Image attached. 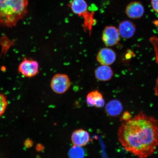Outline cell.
Segmentation results:
<instances>
[{"label":"cell","instance_id":"obj_8","mask_svg":"<svg viewBox=\"0 0 158 158\" xmlns=\"http://www.w3.org/2000/svg\"><path fill=\"white\" fill-rule=\"evenodd\" d=\"M118 31L120 36L124 39L131 38L135 35L136 27L131 21L124 20L120 22L118 27Z\"/></svg>","mask_w":158,"mask_h":158},{"label":"cell","instance_id":"obj_7","mask_svg":"<svg viewBox=\"0 0 158 158\" xmlns=\"http://www.w3.org/2000/svg\"><path fill=\"white\" fill-rule=\"evenodd\" d=\"M145 9L143 6L138 1L131 2L128 3L126 7L125 13L126 15L132 19H138L143 16Z\"/></svg>","mask_w":158,"mask_h":158},{"label":"cell","instance_id":"obj_10","mask_svg":"<svg viewBox=\"0 0 158 158\" xmlns=\"http://www.w3.org/2000/svg\"><path fill=\"white\" fill-rule=\"evenodd\" d=\"M86 101L88 105L90 107L95 106L98 108H102L105 105L103 96L98 90L89 93L86 96Z\"/></svg>","mask_w":158,"mask_h":158},{"label":"cell","instance_id":"obj_1","mask_svg":"<svg viewBox=\"0 0 158 158\" xmlns=\"http://www.w3.org/2000/svg\"><path fill=\"white\" fill-rule=\"evenodd\" d=\"M118 135L126 151L139 158H147L153 155L158 146V122L141 112L123 122Z\"/></svg>","mask_w":158,"mask_h":158},{"label":"cell","instance_id":"obj_9","mask_svg":"<svg viewBox=\"0 0 158 158\" xmlns=\"http://www.w3.org/2000/svg\"><path fill=\"white\" fill-rule=\"evenodd\" d=\"M71 140L74 145L82 147L88 143L90 135L88 131L82 129H78L73 132Z\"/></svg>","mask_w":158,"mask_h":158},{"label":"cell","instance_id":"obj_12","mask_svg":"<svg viewBox=\"0 0 158 158\" xmlns=\"http://www.w3.org/2000/svg\"><path fill=\"white\" fill-rule=\"evenodd\" d=\"M69 6L75 14L80 17H82L89 10L87 3L85 0H72Z\"/></svg>","mask_w":158,"mask_h":158},{"label":"cell","instance_id":"obj_16","mask_svg":"<svg viewBox=\"0 0 158 158\" xmlns=\"http://www.w3.org/2000/svg\"><path fill=\"white\" fill-rule=\"evenodd\" d=\"M150 41L153 45L155 51L156 62L158 65V38L156 37H152L150 39ZM155 91L156 95L158 96V77L156 81Z\"/></svg>","mask_w":158,"mask_h":158},{"label":"cell","instance_id":"obj_6","mask_svg":"<svg viewBox=\"0 0 158 158\" xmlns=\"http://www.w3.org/2000/svg\"><path fill=\"white\" fill-rule=\"evenodd\" d=\"M116 58L115 52L111 48H104L101 49L97 55L96 59L101 65L110 66L113 64Z\"/></svg>","mask_w":158,"mask_h":158},{"label":"cell","instance_id":"obj_15","mask_svg":"<svg viewBox=\"0 0 158 158\" xmlns=\"http://www.w3.org/2000/svg\"><path fill=\"white\" fill-rule=\"evenodd\" d=\"M85 153L81 147L74 145L71 148L69 152L70 158H84Z\"/></svg>","mask_w":158,"mask_h":158},{"label":"cell","instance_id":"obj_13","mask_svg":"<svg viewBox=\"0 0 158 158\" xmlns=\"http://www.w3.org/2000/svg\"><path fill=\"white\" fill-rule=\"evenodd\" d=\"M106 112L109 116L115 117L121 114L123 110V106L119 100H113L106 104Z\"/></svg>","mask_w":158,"mask_h":158},{"label":"cell","instance_id":"obj_5","mask_svg":"<svg viewBox=\"0 0 158 158\" xmlns=\"http://www.w3.org/2000/svg\"><path fill=\"white\" fill-rule=\"evenodd\" d=\"M118 30L113 26H108L102 31V39L106 46H114L118 44L120 40Z\"/></svg>","mask_w":158,"mask_h":158},{"label":"cell","instance_id":"obj_17","mask_svg":"<svg viewBox=\"0 0 158 158\" xmlns=\"http://www.w3.org/2000/svg\"><path fill=\"white\" fill-rule=\"evenodd\" d=\"M7 106L8 102L6 96L0 93V117L4 113Z\"/></svg>","mask_w":158,"mask_h":158},{"label":"cell","instance_id":"obj_19","mask_svg":"<svg viewBox=\"0 0 158 158\" xmlns=\"http://www.w3.org/2000/svg\"><path fill=\"white\" fill-rule=\"evenodd\" d=\"M151 4L154 10L158 13V0H151Z\"/></svg>","mask_w":158,"mask_h":158},{"label":"cell","instance_id":"obj_14","mask_svg":"<svg viewBox=\"0 0 158 158\" xmlns=\"http://www.w3.org/2000/svg\"><path fill=\"white\" fill-rule=\"evenodd\" d=\"M94 10L88 11L82 15L84 19V27L85 31H88L91 34L92 27L95 25L96 21L94 18Z\"/></svg>","mask_w":158,"mask_h":158},{"label":"cell","instance_id":"obj_11","mask_svg":"<svg viewBox=\"0 0 158 158\" xmlns=\"http://www.w3.org/2000/svg\"><path fill=\"white\" fill-rule=\"evenodd\" d=\"M94 74L97 80L101 81H107L112 78L114 72L109 66L101 65L96 69Z\"/></svg>","mask_w":158,"mask_h":158},{"label":"cell","instance_id":"obj_4","mask_svg":"<svg viewBox=\"0 0 158 158\" xmlns=\"http://www.w3.org/2000/svg\"><path fill=\"white\" fill-rule=\"evenodd\" d=\"M18 71L20 73L26 77H33L39 72L38 63L33 59L25 58L19 64Z\"/></svg>","mask_w":158,"mask_h":158},{"label":"cell","instance_id":"obj_18","mask_svg":"<svg viewBox=\"0 0 158 158\" xmlns=\"http://www.w3.org/2000/svg\"><path fill=\"white\" fill-rule=\"evenodd\" d=\"M131 118V114L129 112L126 111L123 112L120 118V120L123 122L128 121Z\"/></svg>","mask_w":158,"mask_h":158},{"label":"cell","instance_id":"obj_2","mask_svg":"<svg viewBox=\"0 0 158 158\" xmlns=\"http://www.w3.org/2000/svg\"><path fill=\"white\" fill-rule=\"evenodd\" d=\"M27 0H0V25L12 27L27 13Z\"/></svg>","mask_w":158,"mask_h":158},{"label":"cell","instance_id":"obj_3","mask_svg":"<svg viewBox=\"0 0 158 158\" xmlns=\"http://www.w3.org/2000/svg\"><path fill=\"white\" fill-rule=\"evenodd\" d=\"M71 86V82L68 75L64 74H55L51 80L50 86L55 93L64 94Z\"/></svg>","mask_w":158,"mask_h":158}]
</instances>
